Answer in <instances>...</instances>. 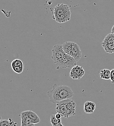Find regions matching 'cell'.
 <instances>
[{"instance_id":"obj_1","label":"cell","mask_w":114,"mask_h":126,"mask_svg":"<svg viewBox=\"0 0 114 126\" xmlns=\"http://www.w3.org/2000/svg\"><path fill=\"white\" fill-rule=\"evenodd\" d=\"M47 94L49 96V101L54 104L71 98L74 95L70 87L67 85H58L56 83L53 84L52 89L48 91Z\"/></svg>"},{"instance_id":"obj_2","label":"cell","mask_w":114,"mask_h":126,"mask_svg":"<svg viewBox=\"0 0 114 126\" xmlns=\"http://www.w3.org/2000/svg\"><path fill=\"white\" fill-rule=\"evenodd\" d=\"M71 12L68 5L61 3L56 5L52 11V18L59 23H64L70 20Z\"/></svg>"},{"instance_id":"obj_3","label":"cell","mask_w":114,"mask_h":126,"mask_svg":"<svg viewBox=\"0 0 114 126\" xmlns=\"http://www.w3.org/2000/svg\"><path fill=\"white\" fill-rule=\"evenodd\" d=\"M55 110L64 118H69L76 114V103L71 98L61 101L56 104Z\"/></svg>"},{"instance_id":"obj_4","label":"cell","mask_w":114,"mask_h":126,"mask_svg":"<svg viewBox=\"0 0 114 126\" xmlns=\"http://www.w3.org/2000/svg\"><path fill=\"white\" fill-rule=\"evenodd\" d=\"M63 48V45L57 44L54 45L52 49L51 59L56 65L60 63L65 55Z\"/></svg>"},{"instance_id":"obj_5","label":"cell","mask_w":114,"mask_h":126,"mask_svg":"<svg viewBox=\"0 0 114 126\" xmlns=\"http://www.w3.org/2000/svg\"><path fill=\"white\" fill-rule=\"evenodd\" d=\"M105 51L109 53H114V33L107 34L101 43Z\"/></svg>"},{"instance_id":"obj_6","label":"cell","mask_w":114,"mask_h":126,"mask_svg":"<svg viewBox=\"0 0 114 126\" xmlns=\"http://www.w3.org/2000/svg\"><path fill=\"white\" fill-rule=\"evenodd\" d=\"M77 62H78L73 57L65 53L63 59L57 65L63 68H72L76 65Z\"/></svg>"},{"instance_id":"obj_7","label":"cell","mask_w":114,"mask_h":126,"mask_svg":"<svg viewBox=\"0 0 114 126\" xmlns=\"http://www.w3.org/2000/svg\"><path fill=\"white\" fill-rule=\"evenodd\" d=\"M85 72L82 66L76 65L72 68L69 75L72 79H80L84 76Z\"/></svg>"},{"instance_id":"obj_8","label":"cell","mask_w":114,"mask_h":126,"mask_svg":"<svg viewBox=\"0 0 114 126\" xmlns=\"http://www.w3.org/2000/svg\"><path fill=\"white\" fill-rule=\"evenodd\" d=\"M68 55L73 57L77 62L81 59L82 56V52L79 46L77 44L74 42H72Z\"/></svg>"},{"instance_id":"obj_9","label":"cell","mask_w":114,"mask_h":126,"mask_svg":"<svg viewBox=\"0 0 114 126\" xmlns=\"http://www.w3.org/2000/svg\"><path fill=\"white\" fill-rule=\"evenodd\" d=\"M11 67L17 74H20L24 71V63L20 59H16L11 63Z\"/></svg>"},{"instance_id":"obj_10","label":"cell","mask_w":114,"mask_h":126,"mask_svg":"<svg viewBox=\"0 0 114 126\" xmlns=\"http://www.w3.org/2000/svg\"><path fill=\"white\" fill-rule=\"evenodd\" d=\"M28 110L22 111L20 116L21 117V126H34L35 124H33L28 116Z\"/></svg>"},{"instance_id":"obj_11","label":"cell","mask_w":114,"mask_h":126,"mask_svg":"<svg viewBox=\"0 0 114 126\" xmlns=\"http://www.w3.org/2000/svg\"><path fill=\"white\" fill-rule=\"evenodd\" d=\"M96 109V104L90 101H86L84 104V111L86 113H93Z\"/></svg>"},{"instance_id":"obj_12","label":"cell","mask_w":114,"mask_h":126,"mask_svg":"<svg viewBox=\"0 0 114 126\" xmlns=\"http://www.w3.org/2000/svg\"><path fill=\"white\" fill-rule=\"evenodd\" d=\"M28 116L31 120V122L33 124H36L39 123L40 122V119L39 116L36 113L32 110H28Z\"/></svg>"},{"instance_id":"obj_13","label":"cell","mask_w":114,"mask_h":126,"mask_svg":"<svg viewBox=\"0 0 114 126\" xmlns=\"http://www.w3.org/2000/svg\"><path fill=\"white\" fill-rule=\"evenodd\" d=\"M100 78L106 80L110 79L111 77V71L108 69L101 70L99 73Z\"/></svg>"},{"instance_id":"obj_14","label":"cell","mask_w":114,"mask_h":126,"mask_svg":"<svg viewBox=\"0 0 114 126\" xmlns=\"http://www.w3.org/2000/svg\"><path fill=\"white\" fill-rule=\"evenodd\" d=\"M17 123L14 122L11 118L8 119L2 120L0 122V126H16Z\"/></svg>"},{"instance_id":"obj_15","label":"cell","mask_w":114,"mask_h":126,"mask_svg":"<svg viewBox=\"0 0 114 126\" xmlns=\"http://www.w3.org/2000/svg\"><path fill=\"white\" fill-rule=\"evenodd\" d=\"M50 122L52 126H57L59 124L61 123V119L57 118L55 115H52L50 117Z\"/></svg>"},{"instance_id":"obj_16","label":"cell","mask_w":114,"mask_h":126,"mask_svg":"<svg viewBox=\"0 0 114 126\" xmlns=\"http://www.w3.org/2000/svg\"><path fill=\"white\" fill-rule=\"evenodd\" d=\"M72 42H66L63 44V48L64 52L65 53L69 54L70 48L72 45Z\"/></svg>"},{"instance_id":"obj_17","label":"cell","mask_w":114,"mask_h":126,"mask_svg":"<svg viewBox=\"0 0 114 126\" xmlns=\"http://www.w3.org/2000/svg\"><path fill=\"white\" fill-rule=\"evenodd\" d=\"M110 79L111 80V82L112 83H114V69H113L111 71V77Z\"/></svg>"},{"instance_id":"obj_18","label":"cell","mask_w":114,"mask_h":126,"mask_svg":"<svg viewBox=\"0 0 114 126\" xmlns=\"http://www.w3.org/2000/svg\"><path fill=\"white\" fill-rule=\"evenodd\" d=\"M55 115L56 117L57 118L59 119H61V118L63 117L62 115V114H60V113H58V112H57V113L56 114H55Z\"/></svg>"},{"instance_id":"obj_19","label":"cell","mask_w":114,"mask_h":126,"mask_svg":"<svg viewBox=\"0 0 114 126\" xmlns=\"http://www.w3.org/2000/svg\"><path fill=\"white\" fill-rule=\"evenodd\" d=\"M111 33H114V26H113V27L112 28V29H111Z\"/></svg>"},{"instance_id":"obj_20","label":"cell","mask_w":114,"mask_h":126,"mask_svg":"<svg viewBox=\"0 0 114 126\" xmlns=\"http://www.w3.org/2000/svg\"><path fill=\"white\" fill-rule=\"evenodd\" d=\"M57 126H64V125L62 124V123H60V124H59Z\"/></svg>"}]
</instances>
